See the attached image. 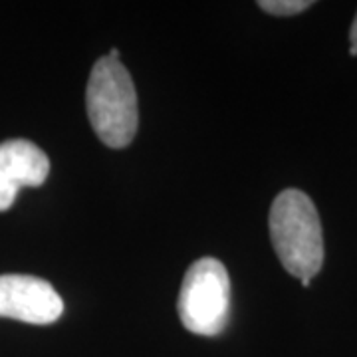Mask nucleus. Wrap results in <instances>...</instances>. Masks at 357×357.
I'll return each mask as SVG.
<instances>
[{"label":"nucleus","mask_w":357,"mask_h":357,"mask_svg":"<svg viewBox=\"0 0 357 357\" xmlns=\"http://www.w3.org/2000/svg\"><path fill=\"white\" fill-rule=\"evenodd\" d=\"M268 227L286 272L312 280L324 266V232L312 199L298 189L282 191L270 206Z\"/></svg>","instance_id":"f257e3e1"},{"label":"nucleus","mask_w":357,"mask_h":357,"mask_svg":"<svg viewBox=\"0 0 357 357\" xmlns=\"http://www.w3.org/2000/svg\"><path fill=\"white\" fill-rule=\"evenodd\" d=\"M86 107L96 135L112 149H123L139 126L137 93L128 68L107 56L100 58L89 74Z\"/></svg>","instance_id":"f03ea898"},{"label":"nucleus","mask_w":357,"mask_h":357,"mask_svg":"<svg viewBox=\"0 0 357 357\" xmlns=\"http://www.w3.org/2000/svg\"><path fill=\"white\" fill-rule=\"evenodd\" d=\"M230 278L217 258H201L187 270L178 292V318L197 335H217L229 321Z\"/></svg>","instance_id":"7ed1b4c3"},{"label":"nucleus","mask_w":357,"mask_h":357,"mask_svg":"<svg viewBox=\"0 0 357 357\" xmlns=\"http://www.w3.org/2000/svg\"><path fill=\"white\" fill-rule=\"evenodd\" d=\"M62 314L64 302L46 280L26 274L0 276V318L46 326Z\"/></svg>","instance_id":"20e7f679"},{"label":"nucleus","mask_w":357,"mask_h":357,"mask_svg":"<svg viewBox=\"0 0 357 357\" xmlns=\"http://www.w3.org/2000/svg\"><path fill=\"white\" fill-rule=\"evenodd\" d=\"M50 173V161L36 143L8 139L0 143V213L8 211L22 187H40Z\"/></svg>","instance_id":"39448f33"},{"label":"nucleus","mask_w":357,"mask_h":357,"mask_svg":"<svg viewBox=\"0 0 357 357\" xmlns=\"http://www.w3.org/2000/svg\"><path fill=\"white\" fill-rule=\"evenodd\" d=\"M314 2L310 0H260L258 6L274 16H294L307 10Z\"/></svg>","instance_id":"423d86ee"},{"label":"nucleus","mask_w":357,"mask_h":357,"mask_svg":"<svg viewBox=\"0 0 357 357\" xmlns=\"http://www.w3.org/2000/svg\"><path fill=\"white\" fill-rule=\"evenodd\" d=\"M349 40H351V48H349V54H351V56H357V14H356V18H354L351 30H349Z\"/></svg>","instance_id":"0eeeda50"},{"label":"nucleus","mask_w":357,"mask_h":357,"mask_svg":"<svg viewBox=\"0 0 357 357\" xmlns=\"http://www.w3.org/2000/svg\"><path fill=\"white\" fill-rule=\"evenodd\" d=\"M300 282H302V286H304V288H307V286L312 284V280H300Z\"/></svg>","instance_id":"6e6552de"}]
</instances>
